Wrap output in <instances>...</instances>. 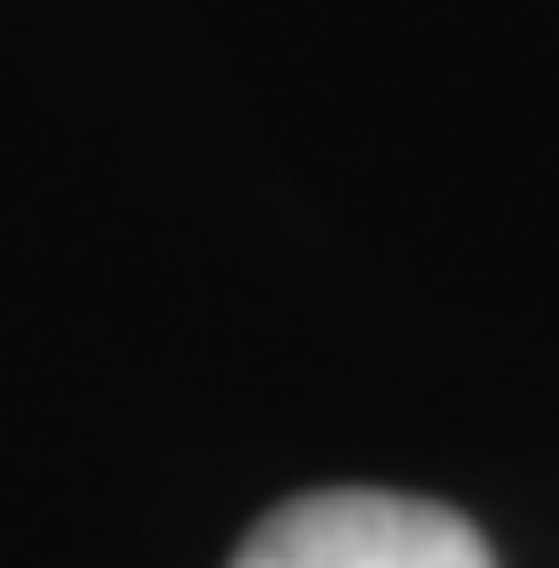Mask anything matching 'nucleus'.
Segmentation results:
<instances>
[{"label": "nucleus", "instance_id": "f257e3e1", "mask_svg": "<svg viewBox=\"0 0 559 568\" xmlns=\"http://www.w3.org/2000/svg\"><path fill=\"white\" fill-rule=\"evenodd\" d=\"M234 568H492L468 518L409 494H309L260 518Z\"/></svg>", "mask_w": 559, "mask_h": 568}]
</instances>
